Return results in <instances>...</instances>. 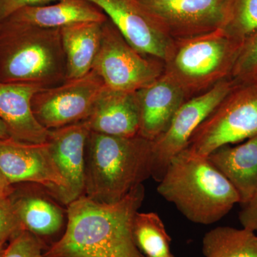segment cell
I'll return each instance as SVG.
<instances>
[{
  "mask_svg": "<svg viewBox=\"0 0 257 257\" xmlns=\"http://www.w3.org/2000/svg\"><path fill=\"white\" fill-rule=\"evenodd\" d=\"M145 198L143 184L114 204L85 195L68 204L62 237L45 251V257H145L133 234L135 214Z\"/></svg>",
  "mask_w": 257,
  "mask_h": 257,
  "instance_id": "6da1fadb",
  "label": "cell"
},
{
  "mask_svg": "<svg viewBox=\"0 0 257 257\" xmlns=\"http://www.w3.org/2000/svg\"><path fill=\"white\" fill-rule=\"evenodd\" d=\"M87 144L84 194L89 199L114 204L152 177V141L90 132Z\"/></svg>",
  "mask_w": 257,
  "mask_h": 257,
  "instance_id": "7a4b0ae2",
  "label": "cell"
},
{
  "mask_svg": "<svg viewBox=\"0 0 257 257\" xmlns=\"http://www.w3.org/2000/svg\"><path fill=\"white\" fill-rule=\"evenodd\" d=\"M159 183V194L196 224H214L239 203L236 189L208 157L187 150L171 161Z\"/></svg>",
  "mask_w": 257,
  "mask_h": 257,
  "instance_id": "3957f363",
  "label": "cell"
},
{
  "mask_svg": "<svg viewBox=\"0 0 257 257\" xmlns=\"http://www.w3.org/2000/svg\"><path fill=\"white\" fill-rule=\"evenodd\" d=\"M60 29L0 22V82L53 87L65 81Z\"/></svg>",
  "mask_w": 257,
  "mask_h": 257,
  "instance_id": "277c9868",
  "label": "cell"
},
{
  "mask_svg": "<svg viewBox=\"0 0 257 257\" xmlns=\"http://www.w3.org/2000/svg\"><path fill=\"white\" fill-rule=\"evenodd\" d=\"M187 38L174 47L167 61H172L167 72L185 92L207 87L230 76L242 44L231 38L223 28Z\"/></svg>",
  "mask_w": 257,
  "mask_h": 257,
  "instance_id": "5b68a950",
  "label": "cell"
},
{
  "mask_svg": "<svg viewBox=\"0 0 257 257\" xmlns=\"http://www.w3.org/2000/svg\"><path fill=\"white\" fill-rule=\"evenodd\" d=\"M257 134V84H236L204 120L189 140L187 150L207 157L217 149Z\"/></svg>",
  "mask_w": 257,
  "mask_h": 257,
  "instance_id": "8992f818",
  "label": "cell"
},
{
  "mask_svg": "<svg viewBox=\"0 0 257 257\" xmlns=\"http://www.w3.org/2000/svg\"><path fill=\"white\" fill-rule=\"evenodd\" d=\"M92 70L106 88L120 92H138L161 76L160 64L132 47L109 20L103 24L100 47Z\"/></svg>",
  "mask_w": 257,
  "mask_h": 257,
  "instance_id": "52a82bcc",
  "label": "cell"
},
{
  "mask_svg": "<svg viewBox=\"0 0 257 257\" xmlns=\"http://www.w3.org/2000/svg\"><path fill=\"white\" fill-rule=\"evenodd\" d=\"M106 89L101 77L91 71L84 77L43 87L32 98L37 121L52 130L85 121Z\"/></svg>",
  "mask_w": 257,
  "mask_h": 257,
  "instance_id": "ba28073f",
  "label": "cell"
},
{
  "mask_svg": "<svg viewBox=\"0 0 257 257\" xmlns=\"http://www.w3.org/2000/svg\"><path fill=\"white\" fill-rule=\"evenodd\" d=\"M236 85L231 78L224 79L207 92L184 101L165 133L152 142V178L162 180L171 161L187 149L194 132Z\"/></svg>",
  "mask_w": 257,
  "mask_h": 257,
  "instance_id": "9c48e42d",
  "label": "cell"
},
{
  "mask_svg": "<svg viewBox=\"0 0 257 257\" xmlns=\"http://www.w3.org/2000/svg\"><path fill=\"white\" fill-rule=\"evenodd\" d=\"M96 5L126 41L140 53L168 61L175 45L140 0H88Z\"/></svg>",
  "mask_w": 257,
  "mask_h": 257,
  "instance_id": "30bf717a",
  "label": "cell"
},
{
  "mask_svg": "<svg viewBox=\"0 0 257 257\" xmlns=\"http://www.w3.org/2000/svg\"><path fill=\"white\" fill-rule=\"evenodd\" d=\"M0 170L11 185L20 182L40 184L57 199L67 187L48 142L27 143L13 138L0 140Z\"/></svg>",
  "mask_w": 257,
  "mask_h": 257,
  "instance_id": "8fae6325",
  "label": "cell"
},
{
  "mask_svg": "<svg viewBox=\"0 0 257 257\" xmlns=\"http://www.w3.org/2000/svg\"><path fill=\"white\" fill-rule=\"evenodd\" d=\"M230 0H171L143 3L171 37L187 38L222 28Z\"/></svg>",
  "mask_w": 257,
  "mask_h": 257,
  "instance_id": "7c38bea8",
  "label": "cell"
},
{
  "mask_svg": "<svg viewBox=\"0 0 257 257\" xmlns=\"http://www.w3.org/2000/svg\"><path fill=\"white\" fill-rule=\"evenodd\" d=\"M90 130L85 121L50 130L48 143L67 187L57 198L65 205L78 199L85 187V147Z\"/></svg>",
  "mask_w": 257,
  "mask_h": 257,
  "instance_id": "4fadbf2b",
  "label": "cell"
},
{
  "mask_svg": "<svg viewBox=\"0 0 257 257\" xmlns=\"http://www.w3.org/2000/svg\"><path fill=\"white\" fill-rule=\"evenodd\" d=\"M185 93L180 83L168 72L138 91L140 110L139 136L153 142L165 133L184 102Z\"/></svg>",
  "mask_w": 257,
  "mask_h": 257,
  "instance_id": "5bb4252c",
  "label": "cell"
},
{
  "mask_svg": "<svg viewBox=\"0 0 257 257\" xmlns=\"http://www.w3.org/2000/svg\"><path fill=\"white\" fill-rule=\"evenodd\" d=\"M43 88L36 84L0 82V119L10 136L27 143H45L50 130L42 126L32 108V98Z\"/></svg>",
  "mask_w": 257,
  "mask_h": 257,
  "instance_id": "9a60e30c",
  "label": "cell"
},
{
  "mask_svg": "<svg viewBox=\"0 0 257 257\" xmlns=\"http://www.w3.org/2000/svg\"><path fill=\"white\" fill-rule=\"evenodd\" d=\"M85 122L93 133L122 138L138 136L140 110L137 92L106 87Z\"/></svg>",
  "mask_w": 257,
  "mask_h": 257,
  "instance_id": "2e32d148",
  "label": "cell"
},
{
  "mask_svg": "<svg viewBox=\"0 0 257 257\" xmlns=\"http://www.w3.org/2000/svg\"><path fill=\"white\" fill-rule=\"evenodd\" d=\"M5 20L44 29H62L82 23H104L105 14L88 0H57L50 4L27 7Z\"/></svg>",
  "mask_w": 257,
  "mask_h": 257,
  "instance_id": "e0dca14e",
  "label": "cell"
},
{
  "mask_svg": "<svg viewBox=\"0 0 257 257\" xmlns=\"http://www.w3.org/2000/svg\"><path fill=\"white\" fill-rule=\"evenodd\" d=\"M239 194L241 205L257 190V134L236 147L225 145L207 157Z\"/></svg>",
  "mask_w": 257,
  "mask_h": 257,
  "instance_id": "ac0fdd59",
  "label": "cell"
},
{
  "mask_svg": "<svg viewBox=\"0 0 257 257\" xmlns=\"http://www.w3.org/2000/svg\"><path fill=\"white\" fill-rule=\"evenodd\" d=\"M103 24L91 22L60 29L65 57V81L80 78L92 71L100 47Z\"/></svg>",
  "mask_w": 257,
  "mask_h": 257,
  "instance_id": "d6986e66",
  "label": "cell"
},
{
  "mask_svg": "<svg viewBox=\"0 0 257 257\" xmlns=\"http://www.w3.org/2000/svg\"><path fill=\"white\" fill-rule=\"evenodd\" d=\"M15 213L24 230L40 236L58 232L64 222L62 209L43 196L35 194H10Z\"/></svg>",
  "mask_w": 257,
  "mask_h": 257,
  "instance_id": "ffe728a7",
  "label": "cell"
},
{
  "mask_svg": "<svg viewBox=\"0 0 257 257\" xmlns=\"http://www.w3.org/2000/svg\"><path fill=\"white\" fill-rule=\"evenodd\" d=\"M205 257H257V236L245 228L219 226L204 235Z\"/></svg>",
  "mask_w": 257,
  "mask_h": 257,
  "instance_id": "44dd1931",
  "label": "cell"
},
{
  "mask_svg": "<svg viewBox=\"0 0 257 257\" xmlns=\"http://www.w3.org/2000/svg\"><path fill=\"white\" fill-rule=\"evenodd\" d=\"M133 234L137 247L145 257H173L171 239L163 221L155 212H137L134 218Z\"/></svg>",
  "mask_w": 257,
  "mask_h": 257,
  "instance_id": "7402d4cb",
  "label": "cell"
},
{
  "mask_svg": "<svg viewBox=\"0 0 257 257\" xmlns=\"http://www.w3.org/2000/svg\"><path fill=\"white\" fill-rule=\"evenodd\" d=\"M222 28L231 38L242 44L257 30V0H230Z\"/></svg>",
  "mask_w": 257,
  "mask_h": 257,
  "instance_id": "603a6c76",
  "label": "cell"
},
{
  "mask_svg": "<svg viewBox=\"0 0 257 257\" xmlns=\"http://www.w3.org/2000/svg\"><path fill=\"white\" fill-rule=\"evenodd\" d=\"M230 78L238 85L251 84L257 79V30L240 47Z\"/></svg>",
  "mask_w": 257,
  "mask_h": 257,
  "instance_id": "cb8c5ba5",
  "label": "cell"
},
{
  "mask_svg": "<svg viewBox=\"0 0 257 257\" xmlns=\"http://www.w3.org/2000/svg\"><path fill=\"white\" fill-rule=\"evenodd\" d=\"M45 243L36 235L23 230L0 251V257H45Z\"/></svg>",
  "mask_w": 257,
  "mask_h": 257,
  "instance_id": "d4e9b609",
  "label": "cell"
},
{
  "mask_svg": "<svg viewBox=\"0 0 257 257\" xmlns=\"http://www.w3.org/2000/svg\"><path fill=\"white\" fill-rule=\"evenodd\" d=\"M10 194L0 195V249L24 230L15 213Z\"/></svg>",
  "mask_w": 257,
  "mask_h": 257,
  "instance_id": "484cf974",
  "label": "cell"
},
{
  "mask_svg": "<svg viewBox=\"0 0 257 257\" xmlns=\"http://www.w3.org/2000/svg\"><path fill=\"white\" fill-rule=\"evenodd\" d=\"M57 0H0V22L27 7L50 4Z\"/></svg>",
  "mask_w": 257,
  "mask_h": 257,
  "instance_id": "4316f807",
  "label": "cell"
},
{
  "mask_svg": "<svg viewBox=\"0 0 257 257\" xmlns=\"http://www.w3.org/2000/svg\"><path fill=\"white\" fill-rule=\"evenodd\" d=\"M239 219L243 228L257 231V190L246 204L241 205Z\"/></svg>",
  "mask_w": 257,
  "mask_h": 257,
  "instance_id": "83f0119b",
  "label": "cell"
},
{
  "mask_svg": "<svg viewBox=\"0 0 257 257\" xmlns=\"http://www.w3.org/2000/svg\"><path fill=\"white\" fill-rule=\"evenodd\" d=\"M14 191L13 185L8 183L3 172L0 170V195L10 194Z\"/></svg>",
  "mask_w": 257,
  "mask_h": 257,
  "instance_id": "f1b7e54d",
  "label": "cell"
},
{
  "mask_svg": "<svg viewBox=\"0 0 257 257\" xmlns=\"http://www.w3.org/2000/svg\"><path fill=\"white\" fill-rule=\"evenodd\" d=\"M12 138L10 136L8 128L3 121L0 119V140H8V139Z\"/></svg>",
  "mask_w": 257,
  "mask_h": 257,
  "instance_id": "f546056e",
  "label": "cell"
},
{
  "mask_svg": "<svg viewBox=\"0 0 257 257\" xmlns=\"http://www.w3.org/2000/svg\"><path fill=\"white\" fill-rule=\"evenodd\" d=\"M143 3H160V2H167L171 0H140Z\"/></svg>",
  "mask_w": 257,
  "mask_h": 257,
  "instance_id": "4dcf8cb0",
  "label": "cell"
},
{
  "mask_svg": "<svg viewBox=\"0 0 257 257\" xmlns=\"http://www.w3.org/2000/svg\"><path fill=\"white\" fill-rule=\"evenodd\" d=\"M251 84H257V79H256V80L254 81V82H253V83H251Z\"/></svg>",
  "mask_w": 257,
  "mask_h": 257,
  "instance_id": "1f68e13d",
  "label": "cell"
},
{
  "mask_svg": "<svg viewBox=\"0 0 257 257\" xmlns=\"http://www.w3.org/2000/svg\"><path fill=\"white\" fill-rule=\"evenodd\" d=\"M1 249H2V248H1ZM1 249H0V251H1Z\"/></svg>",
  "mask_w": 257,
  "mask_h": 257,
  "instance_id": "d6a6232c",
  "label": "cell"
}]
</instances>
